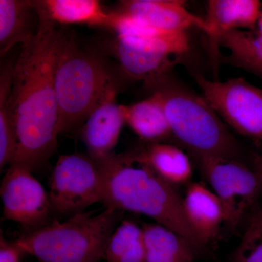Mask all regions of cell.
I'll return each instance as SVG.
<instances>
[{
    "label": "cell",
    "instance_id": "cell-5",
    "mask_svg": "<svg viewBox=\"0 0 262 262\" xmlns=\"http://www.w3.org/2000/svg\"><path fill=\"white\" fill-rule=\"evenodd\" d=\"M123 213L111 208L96 214L81 212L34 229L16 241L26 254L40 262H100Z\"/></svg>",
    "mask_w": 262,
    "mask_h": 262
},
{
    "label": "cell",
    "instance_id": "cell-22",
    "mask_svg": "<svg viewBox=\"0 0 262 262\" xmlns=\"http://www.w3.org/2000/svg\"><path fill=\"white\" fill-rule=\"evenodd\" d=\"M106 262H145L142 227L130 220L121 221L108 239Z\"/></svg>",
    "mask_w": 262,
    "mask_h": 262
},
{
    "label": "cell",
    "instance_id": "cell-1",
    "mask_svg": "<svg viewBox=\"0 0 262 262\" xmlns=\"http://www.w3.org/2000/svg\"><path fill=\"white\" fill-rule=\"evenodd\" d=\"M39 27L14 61L10 104L16 127V154L11 165L31 171L43 166L58 146V108L55 75L69 36L35 1Z\"/></svg>",
    "mask_w": 262,
    "mask_h": 262
},
{
    "label": "cell",
    "instance_id": "cell-26",
    "mask_svg": "<svg viewBox=\"0 0 262 262\" xmlns=\"http://www.w3.org/2000/svg\"><path fill=\"white\" fill-rule=\"evenodd\" d=\"M252 165L258 172L262 175V156L258 154H254L253 158Z\"/></svg>",
    "mask_w": 262,
    "mask_h": 262
},
{
    "label": "cell",
    "instance_id": "cell-2",
    "mask_svg": "<svg viewBox=\"0 0 262 262\" xmlns=\"http://www.w3.org/2000/svg\"><path fill=\"white\" fill-rule=\"evenodd\" d=\"M96 162L102 173V203L106 208L146 215L187 239L196 251L203 249L175 187L136 160L130 151L113 152Z\"/></svg>",
    "mask_w": 262,
    "mask_h": 262
},
{
    "label": "cell",
    "instance_id": "cell-16",
    "mask_svg": "<svg viewBox=\"0 0 262 262\" xmlns=\"http://www.w3.org/2000/svg\"><path fill=\"white\" fill-rule=\"evenodd\" d=\"M130 153L173 187L187 184L192 179V161L179 146L163 142L147 143Z\"/></svg>",
    "mask_w": 262,
    "mask_h": 262
},
{
    "label": "cell",
    "instance_id": "cell-11",
    "mask_svg": "<svg viewBox=\"0 0 262 262\" xmlns=\"http://www.w3.org/2000/svg\"><path fill=\"white\" fill-rule=\"evenodd\" d=\"M106 48L131 80L147 82L171 72L180 61L172 59L175 56L160 46L127 42L117 36L108 41Z\"/></svg>",
    "mask_w": 262,
    "mask_h": 262
},
{
    "label": "cell",
    "instance_id": "cell-20",
    "mask_svg": "<svg viewBox=\"0 0 262 262\" xmlns=\"http://www.w3.org/2000/svg\"><path fill=\"white\" fill-rule=\"evenodd\" d=\"M46 14L55 23L84 24L105 28L108 13L97 0H42Z\"/></svg>",
    "mask_w": 262,
    "mask_h": 262
},
{
    "label": "cell",
    "instance_id": "cell-3",
    "mask_svg": "<svg viewBox=\"0 0 262 262\" xmlns=\"http://www.w3.org/2000/svg\"><path fill=\"white\" fill-rule=\"evenodd\" d=\"M144 84L163 105L172 137L194 160L218 158L252 164L254 154L246 151L203 95L189 89L171 72Z\"/></svg>",
    "mask_w": 262,
    "mask_h": 262
},
{
    "label": "cell",
    "instance_id": "cell-19",
    "mask_svg": "<svg viewBox=\"0 0 262 262\" xmlns=\"http://www.w3.org/2000/svg\"><path fill=\"white\" fill-rule=\"evenodd\" d=\"M145 262H192L196 249L187 239L159 224L142 227Z\"/></svg>",
    "mask_w": 262,
    "mask_h": 262
},
{
    "label": "cell",
    "instance_id": "cell-25",
    "mask_svg": "<svg viewBox=\"0 0 262 262\" xmlns=\"http://www.w3.org/2000/svg\"><path fill=\"white\" fill-rule=\"evenodd\" d=\"M248 227H252L262 234V209L259 207L255 206L251 210Z\"/></svg>",
    "mask_w": 262,
    "mask_h": 262
},
{
    "label": "cell",
    "instance_id": "cell-8",
    "mask_svg": "<svg viewBox=\"0 0 262 262\" xmlns=\"http://www.w3.org/2000/svg\"><path fill=\"white\" fill-rule=\"evenodd\" d=\"M52 210L71 215L103 202V180L99 165L90 155H63L58 158L50 181Z\"/></svg>",
    "mask_w": 262,
    "mask_h": 262
},
{
    "label": "cell",
    "instance_id": "cell-14",
    "mask_svg": "<svg viewBox=\"0 0 262 262\" xmlns=\"http://www.w3.org/2000/svg\"><path fill=\"white\" fill-rule=\"evenodd\" d=\"M258 0H210L206 19L213 58L217 61L215 42L222 34L241 29L253 30L262 11Z\"/></svg>",
    "mask_w": 262,
    "mask_h": 262
},
{
    "label": "cell",
    "instance_id": "cell-23",
    "mask_svg": "<svg viewBox=\"0 0 262 262\" xmlns=\"http://www.w3.org/2000/svg\"><path fill=\"white\" fill-rule=\"evenodd\" d=\"M234 262H262V234L248 227L232 253Z\"/></svg>",
    "mask_w": 262,
    "mask_h": 262
},
{
    "label": "cell",
    "instance_id": "cell-6",
    "mask_svg": "<svg viewBox=\"0 0 262 262\" xmlns=\"http://www.w3.org/2000/svg\"><path fill=\"white\" fill-rule=\"evenodd\" d=\"M200 172L220 200L225 225L235 229L262 191V175L252 165L218 158L195 159Z\"/></svg>",
    "mask_w": 262,
    "mask_h": 262
},
{
    "label": "cell",
    "instance_id": "cell-27",
    "mask_svg": "<svg viewBox=\"0 0 262 262\" xmlns=\"http://www.w3.org/2000/svg\"><path fill=\"white\" fill-rule=\"evenodd\" d=\"M256 27H257L258 29V30L256 31V32H257L258 34H262V11L261 15H260L259 18H258L257 25H256Z\"/></svg>",
    "mask_w": 262,
    "mask_h": 262
},
{
    "label": "cell",
    "instance_id": "cell-9",
    "mask_svg": "<svg viewBox=\"0 0 262 262\" xmlns=\"http://www.w3.org/2000/svg\"><path fill=\"white\" fill-rule=\"evenodd\" d=\"M5 219L34 229L42 227L52 210L49 194L28 168L10 165L0 185Z\"/></svg>",
    "mask_w": 262,
    "mask_h": 262
},
{
    "label": "cell",
    "instance_id": "cell-21",
    "mask_svg": "<svg viewBox=\"0 0 262 262\" xmlns=\"http://www.w3.org/2000/svg\"><path fill=\"white\" fill-rule=\"evenodd\" d=\"M14 62L2 67L0 74V170L11 165L16 154L18 139L10 94L13 86Z\"/></svg>",
    "mask_w": 262,
    "mask_h": 262
},
{
    "label": "cell",
    "instance_id": "cell-24",
    "mask_svg": "<svg viewBox=\"0 0 262 262\" xmlns=\"http://www.w3.org/2000/svg\"><path fill=\"white\" fill-rule=\"evenodd\" d=\"M26 255L16 241H9L1 234L0 237V262H20Z\"/></svg>",
    "mask_w": 262,
    "mask_h": 262
},
{
    "label": "cell",
    "instance_id": "cell-4",
    "mask_svg": "<svg viewBox=\"0 0 262 262\" xmlns=\"http://www.w3.org/2000/svg\"><path fill=\"white\" fill-rule=\"evenodd\" d=\"M55 87L61 134L80 128L103 98L118 89V82L102 56L69 36L57 63Z\"/></svg>",
    "mask_w": 262,
    "mask_h": 262
},
{
    "label": "cell",
    "instance_id": "cell-12",
    "mask_svg": "<svg viewBox=\"0 0 262 262\" xmlns=\"http://www.w3.org/2000/svg\"><path fill=\"white\" fill-rule=\"evenodd\" d=\"M117 10L164 32H187L198 28L209 35L206 19L191 13L181 0H125L120 2Z\"/></svg>",
    "mask_w": 262,
    "mask_h": 262
},
{
    "label": "cell",
    "instance_id": "cell-18",
    "mask_svg": "<svg viewBox=\"0 0 262 262\" xmlns=\"http://www.w3.org/2000/svg\"><path fill=\"white\" fill-rule=\"evenodd\" d=\"M125 124L146 143L163 142L172 137L163 105L155 95L130 106H124Z\"/></svg>",
    "mask_w": 262,
    "mask_h": 262
},
{
    "label": "cell",
    "instance_id": "cell-10",
    "mask_svg": "<svg viewBox=\"0 0 262 262\" xmlns=\"http://www.w3.org/2000/svg\"><path fill=\"white\" fill-rule=\"evenodd\" d=\"M117 91L113 90L103 98L80 128L81 140L96 161L113 154L125 124L124 105L116 101Z\"/></svg>",
    "mask_w": 262,
    "mask_h": 262
},
{
    "label": "cell",
    "instance_id": "cell-7",
    "mask_svg": "<svg viewBox=\"0 0 262 262\" xmlns=\"http://www.w3.org/2000/svg\"><path fill=\"white\" fill-rule=\"evenodd\" d=\"M193 76L203 97L225 124L262 143V89L243 77L222 82L208 80L201 74Z\"/></svg>",
    "mask_w": 262,
    "mask_h": 262
},
{
    "label": "cell",
    "instance_id": "cell-15",
    "mask_svg": "<svg viewBox=\"0 0 262 262\" xmlns=\"http://www.w3.org/2000/svg\"><path fill=\"white\" fill-rule=\"evenodd\" d=\"M35 1L0 0V53L5 56L17 44L32 42L39 27Z\"/></svg>",
    "mask_w": 262,
    "mask_h": 262
},
{
    "label": "cell",
    "instance_id": "cell-13",
    "mask_svg": "<svg viewBox=\"0 0 262 262\" xmlns=\"http://www.w3.org/2000/svg\"><path fill=\"white\" fill-rule=\"evenodd\" d=\"M183 206L188 222L204 248L215 239L225 224L220 200L204 183H190L183 198Z\"/></svg>",
    "mask_w": 262,
    "mask_h": 262
},
{
    "label": "cell",
    "instance_id": "cell-17",
    "mask_svg": "<svg viewBox=\"0 0 262 262\" xmlns=\"http://www.w3.org/2000/svg\"><path fill=\"white\" fill-rule=\"evenodd\" d=\"M220 46L229 52L228 56L221 57L222 63L242 69L262 80V34L244 30L222 34L215 42L218 58L220 56Z\"/></svg>",
    "mask_w": 262,
    "mask_h": 262
}]
</instances>
